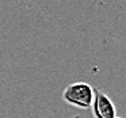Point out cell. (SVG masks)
<instances>
[{
  "instance_id": "obj_3",
  "label": "cell",
  "mask_w": 126,
  "mask_h": 118,
  "mask_svg": "<svg viewBox=\"0 0 126 118\" xmlns=\"http://www.w3.org/2000/svg\"><path fill=\"white\" fill-rule=\"evenodd\" d=\"M117 118H118V117H117Z\"/></svg>"
},
{
  "instance_id": "obj_1",
  "label": "cell",
  "mask_w": 126,
  "mask_h": 118,
  "mask_svg": "<svg viewBox=\"0 0 126 118\" xmlns=\"http://www.w3.org/2000/svg\"><path fill=\"white\" fill-rule=\"evenodd\" d=\"M94 88L88 83L76 82L66 85L63 92V99L68 104L79 109H90L94 101Z\"/></svg>"
},
{
  "instance_id": "obj_2",
  "label": "cell",
  "mask_w": 126,
  "mask_h": 118,
  "mask_svg": "<svg viewBox=\"0 0 126 118\" xmlns=\"http://www.w3.org/2000/svg\"><path fill=\"white\" fill-rule=\"evenodd\" d=\"M91 107L96 118H117V110L112 101L99 90L94 91V101Z\"/></svg>"
}]
</instances>
